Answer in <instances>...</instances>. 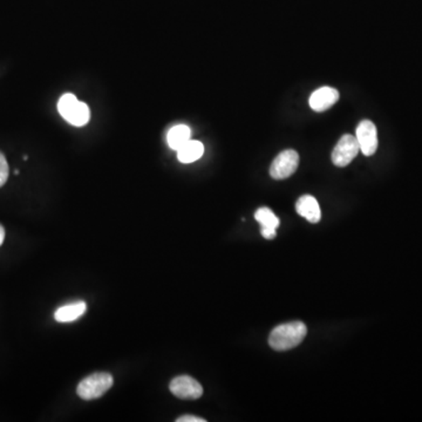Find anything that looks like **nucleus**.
<instances>
[{
  "label": "nucleus",
  "instance_id": "f257e3e1",
  "mask_svg": "<svg viewBox=\"0 0 422 422\" xmlns=\"http://www.w3.org/2000/svg\"><path fill=\"white\" fill-rule=\"evenodd\" d=\"M307 327L302 322H288L277 326L269 337V345L276 351L295 349L304 340Z\"/></svg>",
  "mask_w": 422,
  "mask_h": 422
},
{
  "label": "nucleus",
  "instance_id": "f03ea898",
  "mask_svg": "<svg viewBox=\"0 0 422 422\" xmlns=\"http://www.w3.org/2000/svg\"><path fill=\"white\" fill-rule=\"evenodd\" d=\"M58 110L67 122L75 127H83L90 119V108L73 94H65L58 102Z\"/></svg>",
  "mask_w": 422,
  "mask_h": 422
},
{
  "label": "nucleus",
  "instance_id": "7ed1b4c3",
  "mask_svg": "<svg viewBox=\"0 0 422 422\" xmlns=\"http://www.w3.org/2000/svg\"><path fill=\"white\" fill-rule=\"evenodd\" d=\"M113 376L110 373H93L81 380L78 385V396L83 400L99 399L113 386Z\"/></svg>",
  "mask_w": 422,
  "mask_h": 422
},
{
  "label": "nucleus",
  "instance_id": "20e7f679",
  "mask_svg": "<svg viewBox=\"0 0 422 422\" xmlns=\"http://www.w3.org/2000/svg\"><path fill=\"white\" fill-rule=\"evenodd\" d=\"M300 164V155L296 150H284L273 160L270 167V175L275 180H285L296 173Z\"/></svg>",
  "mask_w": 422,
  "mask_h": 422
},
{
  "label": "nucleus",
  "instance_id": "39448f33",
  "mask_svg": "<svg viewBox=\"0 0 422 422\" xmlns=\"http://www.w3.org/2000/svg\"><path fill=\"white\" fill-rule=\"evenodd\" d=\"M360 147L356 137L345 134L338 141L332 152V162L337 167L349 166L359 153Z\"/></svg>",
  "mask_w": 422,
  "mask_h": 422
},
{
  "label": "nucleus",
  "instance_id": "423d86ee",
  "mask_svg": "<svg viewBox=\"0 0 422 422\" xmlns=\"http://www.w3.org/2000/svg\"><path fill=\"white\" fill-rule=\"evenodd\" d=\"M169 389L170 392L180 399H200L203 394V389L200 382L189 376H180L174 378L170 382Z\"/></svg>",
  "mask_w": 422,
  "mask_h": 422
},
{
  "label": "nucleus",
  "instance_id": "0eeeda50",
  "mask_svg": "<svg viewBox=\"0 0 422 422\" xmlns=\"http://www.w3.org/2000/svg\"><path fill=\"white\" fill-rule=\"evenodd\" d=\"M357 140L365 157H372L378 149V132L372 121L364 120L357 127Z\"/></svg>",
  "mask_w": 422,
  "mask_h": 422
},
{
  "label": "nucleus",
  "instance_id": "6e6552de",
  "mask_svg": "<svg viewBox=\"0 0 422 422\" xmlns=\"http://www.w3.org/2000/svg\"><path fill=\"white\" fill-rule=\"evenodd\" d=\"M339 100V92L332 87H322L310 97V107L315 112H325Z\"/></svg>",
  "mask_w": 422,
  "mask_h": 422
},
{
  "label": "nucleus",
  "instance_id": "1a4fd4ad",
  "mask_svg": "<svg viewBox=\"0 0 422 422\" xmlns=\"http://www.w3.org/2000/svg\"><path fill=\"white\" fill-rule=\"evenodd\" d=\"M255 218L260 224V233L266 240H273L280 226V218L269 208H260L255 213Z\"/></svg>",
  "mask_w": 422,
  "mask_h": 422
},
{
  "label": "nucleus",
  "instance_id": "9d476101",
  "mask_svg": "<svg viewBox=\"0 0 422 422\" xmlns=\"http://www.w3.org/2000/svg\"><path fill=\"white\" fill-rule=\"evenodd\" d=\"M296 210L300 216L306 218L310 223H318L322 218L320 203L311 195L300 197V200L297 201Z\"/></svg>",
  "mask_w": 422,
  "mask_h": 422
},
{
  "label": "nucleus",
  "instance_id": "9b49d317",
  "mask_svg": "<svg viewBox=\"0 0 422 422\" xmlns=\"http://www.w3.org/2000/svg\"><path fill=\"white\" fill-rule=\"evenodd\" d=\"M85 302H75L61 306L54 312V320L58 322H70L79 320L86 312Z\"/></svg>",
  "mask_w": 422,
  "mask_h": 422
},
{
  "label": "nucleus",
  "instance_id": "f8f14e48",
  "mask_svg": "<svg viewBox=\"0 0 422 422\" xmlns=\"http://www.w3.org/2000/svg\"><path fill=\"white\" fill-rule=\"evenodd\" d=\"M204 147L200 141L189 140L177 150V159L182 163H193L202 157Z\"/></svg>",
  "mask_w": 422,
  "mask_h": 422
},
{
  "label": "nucleus",
  "instance_id": "ddd939ff",
  "mask_svg": "<svg viewBox=\"0 0 422 422\" xmlns=\"http://www.w3.org/2000/svg\"><path fill=\"white\" fill-rule=\"evenodd\" d=\"M190 137H191V130L189 127L186 125H179L169 130L167 141L170 148L177 152L181 147L184 146L190 140Z\"/></svg>",
  "mask_w": 422,
  "mask_h": 422
},
{
  "label": "nucleus",
  "instance_id": "4468645a",
  "mask_svg": "<svg viewBox=\"0 0 422 422\" xmlns=\"http://www.w3.org/2000/svg\"><path fill=\"white\" fill-rule=\"evenodd\" d=\"M9 179V163L3 153H0V188L6 183Z\"/></svg>",
  "mask_w": 422,
  "mask_h": 422
},
{
  "label": "nucleus",
  "instance_id": "2eb2a0df",
  "mask_svg": "<svg viewBox=\"0 0 422 422\" xmlns=\"http://www.w3.org/2000/svg\"><path fill=\"white\" fill-rule=\"evenodd\" d=\"M177 422H206V419L195 416H183L176 419Z\"/></svg>",
  "mask_w": 422,
  "mask_h": 422
},
{
  "label": "nucleus",
  "instance_id": "dca6fc26",
  "mask_svg": "<svg viewBox=\"0 0 422 422\" xmlns=\"http://www.w3.org/2000/svg\"><path fill=\"white\" fill-rule=\"evenodd\" d=\"M4 240H5V229L3 226H0V246L3 244Z\"/></svg>",
  "mask_w": 422,
  "mask_h": 422
}]
</instances>
